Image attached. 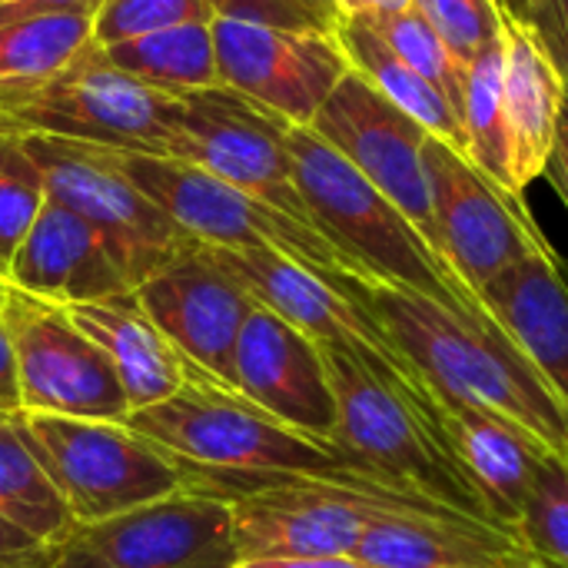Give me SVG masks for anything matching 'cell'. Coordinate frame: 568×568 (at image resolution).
<instances>
[{"label":"cell","mask_w":568,"mask_h":568,"mask_svg":"<svg viewBox=\"0 0 568 568\" xmlns=\"http://www.w3.org/2000/svg\"><path fill=\"white\" fill-rule=\"evenodd\" d=\"M363 300L436 403L449 399L499 416L566 456L568 409L496 323L389 283H366Z\"/></svg>","instance_id":"obj_1"},{"label":"cell","mask_w":568,"mask_h":568,"mask_svg":"<svg viewBox=\"0 0 568 568\" xmlns=\"http://www.w3.org/2000/svg\"><path fill=\"white\" fill-rule=\"evenodd\" d=\"M320 349L336 393L333 443L366 473L426 496L456 516L496 526L436 423L433 393L366 363L356 349Z\"/></svg>","instance_id":"obj_2"},{"label":"cell","mask_w":568,"mask_h":568,"mask_svg":"<svg viewBox=\"0 0 568 568\" xmlns=\"http://www.w3.org/2000/svg\"><path fill=\"white\" fill-rule=\"evenodd\" d=\"M290 153L296 186L313 223L373 280L423 293L486 320L483 303L466 290L453 266L433 250L416 223L383 196L356 166H349L310 126H290Z\"/></svg>","instance_id":"obj_3"},{"label":"cell","mask_w":568,"mask_h":568,"mask_svg":"<svg viewBox=\"0 0 568 568\" xmlns=\"http://www.w3.org/2000/svg\"><path fill=\"white\" fill-rule=\"evenodd\" d=\"M183 359V356H180ZM186 383L163 403L130 413L123 423L166 453L183 473L216 476H260V473H296V476H346L366 473L336 443L306 436L236 389L193 369L183 359Z\"/></svg>","instance_id":"obj_4"},{"label":"cell","mask_w":568,"mask_h":568,"mask_svg":"<svg viewBox=\"0 0 568 568\" xmlns=\"http://www.w3.org/2000/svg\"><path fill=\"white\" fill-rule=\"evenodd\" d=\"M0 116L23 133L73 140L113 153H180V97L120 70L93 40L53 77L0 90Z\"/></svg>","instance_id":"obj_5"},{"label":"cell","mask_w":568,"mask_h":568,"mask_svg":"<svg viewBox=\"0 0 568 568\" xmlns=\"http://www.w3.org/2000/svg\"><path fill=\"white\" fill-rule=\"evenodd\" d=\"M116 160L123 173L203 246L273 250L349 290L373 283L323 230L273 210L203 166L143 153H116Z\"/></svg>","instance_id":"obj_6"},{"label":"cell","mask_w":568,"mask_h":568,"mask_svg":"<svg viewBox=\"0 0 568 568\" xmlns=\"http://www.w3.org/2000/svg\"><path fill=\"white\" fill-rule=\"evenodd\" d=\"M13 426L77 526L103 523L183 489V469L126 423L17 413Z\"/></svg>","instance_id":"obj_7"},{"label":"cell","mask_w":568,"mask_h":568,"mask_svg":"<svg viewBox=\"0 0 568 568\" xmlns=\"http://www.w3.org/2000/svg\"><path fill=\"white\" fill-rule=\"evenodd\" d=\"M50 200L83 216L113 253L126 283L136 290L156 270L196 246L120 166L113 150L27 133Z\"/></svg>","instance_id":"obj_8"},{"label":"cell","mask_w":568,"mask_h":568,"mask_svg":"<svg viewBox=\"0 0 568 568\" xmlns=\"http://www.w3.org/2000/svg\"><path fill=\"white\" fill-rule=\"evenodd\" d=\"M0 320L17 359L20 413L106 423H123L130 416L113 363L60 303L7 283Z\"/></svg>","instance_id":"obj_9"},{"label":"cell","mask_w":568,"mask_h":568,"mask_svg":"<svg viewBox=\"0 0 568 568\" xmlns=\"http://www.w3.org/2000/svg\"><path fill=\"white\" fill-rule=\"evenodd\" d=\"M426 176L439 253L476 300L496 276L523 260L556 253L526 210V200L499 190L439 136L426 140Z\"/></svg>","instance_id":"obj_10"},{"label":"cell","mask_w":568,"mask_h":568,"mask_svg":"<svg viewBox=\"0 0 568 568\" xmlns=\"http://www.w3.org/2000/svg\"><path fill=\"white\" fill-rule=\"evenodd\" d=\"M233 506L180 489L150 506L77 526L50 568H236Z\"/></svg>","instance_id":"obj_11"},{"label":"cell","mask_w":568,"mask_h":568,"mask_svg":"<svg viewBox=\"0 0 568 568\" xmlns=\"http://www.w3.org/2000/svg\"><path fill=\"white\" fill-rule=\"evenodd\" d=\"M286 133V120L220 83L180 97L176 160L203 166L273 210L316 226L296 186Z\"/></svg>","instance_id":"obj_12"},{"label":"cell","mask_w":568,"mask_h":568,"mask_svg":"<svg viewBox=\"0 0 568 568\" xmlns=\"http://www.w3.org/2000/svg\"><path fill=\"white\" fill-rule=\"evenodd\" d=\"M220 83L290 126H313L320 106L353 70L336 30H296L213 17Z\"/></svg>","instance_id":"obj_13"},{"label":"cell","mask_w":568,"mask_h":568,"mask_svg":"<svg viewBox=\"0 0 568 568\" xmlns=\"http://www.w3.org/2000/svg\"><path fill=\"white\" fill-rule=\"evenodd\" d=\"M310 130L349 166H356L383 196H389L439 253V230L426 176V140L433 133L423 123L399 110L363 73L349 70L320 106Z\"/></svg>","instance_id":"obj_14"},{"label":"cell","mask_w":568,"mask_h":568,"mask_svg":"<svg viewBox=\"0 0 568 568\" xmlns=\"http://www.w3.org/2000/svg\"><path fill=\"white\" fill-rule=\"evenodd\" d=\"M210 250L263 310L296 326L316 346L356 349L366 363L399 376L416 389H429L363 300L366 283L349 290L273 250Z\"/></svg>","instance_id":"obj_15"},{"label":"cell","mask_w":568,"mask_h":568,"mask_svg":"<svg viewBox=\"0 0 568 568\" xmlns=\"http://www.w3.org/2000/svg\"><path fill=\"white\" fill-rule=\"evenodd\" d=\"M140 306L170 339V346L200 373L233 389V353L256 300L243 283L196 243L136 290Z\"/></svg>","instance_id":"obj_16"},{"label":"cell","mask_w":568,"mask_h":568,"mask_svg":"<svg viewBox=\"0 0 568 568\" xmlns=\"http://www.w3.org/2000/svg\"><path fill=\"white\" fill-rule=\"evenodd\" d=\"M233 389L273 419L333 443L336 393L323 349L260 303L236 339Z\"/></svg>","instance_id":"obj_17"},{"label":"cell","mask_w":568,"mask_h":568,"mask_svg":"<svg viewBox=\"0 0 568 568\" xmlns=\"http://www.w3.org/2000/svg\"><path fill=\"white\" fill-rule=\"evenodd\" d=\"M7 283L60 306L133 293L103 236L57 200H47L40 210L13 256Z\"/></svg>","instance_id":"obj_18"},{"label":"cell","mask_w":568,"mask_h":568,"mask_svg":"<svg viewBox=\"0 0 568 568\" xmlns=\"http://www.w3.org/2000/svg\"><path fill=\"white\" fill-rule=\"evenodd\" d=\"M479 303L519 356L568 409V283L556 253H539L496 276Z\"/></svg>","instance_id":"obj_19"},{"label":"cell","mask_w":568,"mask_h":568,"mask_svg":"<svg viewBox=\"0 0 568 568\" xmlns=\"http://www.w3.org/2000/svg\"><path fill=\"white\" fill-rule=\"evenodd\" d=\"M568 83L539 37V30L506 10L503 23V100H506V130L516 193L526 196L546 170L549 150L556 143Z\"/></svg>","instance_id":"obj_20"},{"label":"cell","mask_w":568,"mask_h":568,"mask_svg":"<svg viewBox=\"0 0 568 568\" xmlns=\"http://www.w3.org/2000/svg\"><path fill=\"white\" fill-rule=\"evenodd\" d=\"M436 423L463 473L483 496L493 523L516 536V523L526 509L532 483L552 453L513 423L463 403L439 399Z\"/></svg>","instance_id":"obj_21"},{"label":"cell","mask_w":568,"mask_h":568,"mask_svg":"<svg viewBox=\"0 0 568 568\" xmlns=\"http://www.w3.org/2000/svg\"><path fill=\"white\" fill-rule=\"evenodd\" d=\"M356 559L373 568H529L539 562L513 532L463 516H379Z\"/></svg>","instance_id":"obj_22"},{"label":"cell","mask_w":568,"mask_h":568,"mask_svg":"<svg viewBox=\"0 0 568 568\" xmlns=\"http://www.w3.org/2000/svg\"><path fill=\"white\" fill-rule=\"evenodd\" d=\"M63 310L113 363L120 386L126 393L130 413L170 399L186 383L180 353L146 316L136 293H120V296H106L93 303H73Z\"/></svg>","instance_id":"obj_23"},{"label":"cell","mask_w":568,"mask_h":568,"mask_svg":"<svg viewBox=\"0 0 568 568\" xmlns=\"http://www.w3.org/2000/svg\"><path fill=\"white\" fill-rule=\"evenodd\" d=\"M336 37L356 73H363L379 93H386L399 110H406L433 136H439L443 143H449L453 150L466 156L463 116L429 77H423L409 60H403L363 17H343V23L336 27Z\"/></svg>","instance_id":"obj_24"},{"label":"cell","mask_w":568,"mask_h":568,"mask_svg":"<svg viewBox=\"0 0 568 568\" xmlns=\"http://www.w3.org/2000/svg\"><path fill=\"white\" fill-rule=\"evenodd\" d=\"M103 50L120 70L170 97H186L206 87H220L213 20L176 23Z\"/></svg>","instance_id":"obj_25"},{"label":"cell","mask_w":568,"mask_h":568,"mask_svg":"<svg viewBox=\"0 0 568 568\" xmlns=\"http://www.w3.org/2000/svg\"><path fill=\"white\" fill-rule=\"evenodd\" d=\"M0 516L50 549L67 542L77 529L53 479L20 439L13 416L0 423Z\"/></svg>","instance_id":"obj_26"},{"label":"cell","mask_w":568,"mask_h":568,"mask_svg":"<svg viewBox=\"0 0 568 568\" xmlns=\"http://www.w3.org/2000/svg\"><path fill=\"white\" fill-rule=\"evenodd\" d=\"M463 130H466V160L489 176L509 196L516 193L509 130H506V100H503V33L476 53L466 67V97H463ZM526 200V196H519Z\"/></svg>","instance_id":"obj_27"},{"label":"cell","mask_w":568,"mask_h":568,"mask_svg":"<svg viewBox=\"0 0 568 568\" xmlns=\"http://www.w3.org/2000/svg\"><path fill=\"white\" fill-rule=\"evenodd\" d=\"M93 43V13H40L0 23V90L40 83Z\"/></svg>","instance_id":"obj_28"},{"label":"cell","mask_w":568,"mask_h":568,"mask_svg":"<svg viewBox=\"0 0 568 568\" xmlns=\"http://www.w3.org/2000/svg\"><path fill=\"white\" fill-rule=\"evenodd\" d=\"M47 180L27 146V133L0 116V280L7 283L17 250L47 206Z\"/></svg>","instance_id":"obj_29"},{"label":"cell","mask_w":568,"mask_h":568,"mask_svg":"<svg viewBox=\"0 0 568 568\" xmlns=\"http://www.w3.org/2000/svg\"><path fill=\"white\" fill-rule=\"evenodd\" d=\"M363 20L403 57L409 60L423 77H429L449 103L463 116V97H466V63L449 50V43L439 37V30L409 3L399 10H379L363 13Z\"/></svg>","instance_id":"obj_30"},{"label":"cell","mask_w":568,"mask_h":568,"mask_svg":"<svg viewBox=\"0 0 568 568\" xmlns=\"http://www.w3.org/2000/svg\"><path fill=\"white\" fill-rule=\"evenodd\" d=\"M516 539L549 568H568V459L546 456L526 509L516 523Z\"/></svg>","instance_id":"obj_31"},{"label":"cell","mask_w":568,"mask_h":568,"mask_svg":"<svg viewBox=\"0 0 568 568\" xmlns=\"http://www.w3.org/2000/svg\"><path fill=\"white\" fill-rule=\"evenodd\" d=\"M193 20H213L206 0H103L93 17V40L113 47Z\"/></svg>","instance_id":"obj_32"},{"label":"cell","mask_w":568,"mask_h":568,"mask_svg":"<svg viewBox=\"0 0 568 568\" xmlns=\"http://www.w3.org/2000/svg\"><path fill=\"white\" fill-rule=\"evenodd\" d=\"M413 7L439 30V37L466 67L483 47L499 40L506 23L503 0H413Z\"/></svg>","instance_id":"obj_33"},{"label":"cell","mask_w":568,"mask_h":568,"mask_svg":"<svg viewBox=\"0 0 568 568\" xmlns=\"http://www.w3.org/2000/svg\"><path fill=\"white\" fill-rule=\"evenodd\" d=\"M213 17L256 20L296 30H336L343 13L333 0H206Z\"/></svg>","instance_id":"obj_34"},{"label":"cell","mask_w":568,"mask_h":568,"mask_svg":"<svg viewBox=\"0 0 568 568\" xmlns=\"http://www.w3.org/2000/svg\"><path fill=\"white\" fill-rule=\"evenodd\" d=\"M503 3L506 10L529 20L539 30L568 83V0H503Z\"/></svg>","instance_id":"obj_35"},{"label":"cell","mask_w":568,"mask_h":568,"mask_svg":"<svg viewBox=\"0 0 568 568\" xmlns=\"http://www.w3.org/2000/svg\"><path fill=\"white\" fill-rule=\"evenodd\" d=\"M53 549L0 516V568H50Z\"/></svg>","instance_id":"obj_36"},{"label":"cell","mask_w":568,"mask_h":568,"mask_svg":"<svg viewBox=\"0 0 568 568\" xmlns=\"http://www.w3.org/2000/svg\"><path fill=\"white\" fill-rule=\"evenodd\" d=\"M100 3L103 0H0V23L40 17V13H67V10H80V13L97 17Z\"/></svg>","instance_id":"obj_37"},{"label":"cell","mask_w":568,"mask_h":568,"mask_svg":"<svg viewBox=\"0 0 568 568\" xmlns=\"http://www.w3.org/2000/svg\"><path fill=\"white\" fill-rule=\"evenodd\" d=\"M542 176L552 183V190L559 193V200L566 203V210H568V97H566V103H562V116H559L556 143H552V150H549V160H546Z\"/></svg>","instance_id":"obj_38"},{"label":"cell","mask_w":568,"mask_h":568,"mask_svg":"<svg viewBox=\"0 0 568 568\" xmlns=\"http://www.w3.org/2000/svg\"><path fill=\"white\" fill-rule=\"evenodd\" d=\"M0 413L17 416L20 413V383H17V359L10 346V333L0 320Z\"/></svg>","instance_id":"obj_39"},{"label":"cell","mask_w":568,"mask_h":568,"mask_svg":"<svg viewBox=\"0 0 568 568\" xmlns=\"http://www.w3.org/2000/svg\"><path fill=\"white\" fill-rule=\"evenodd\" d=\"M236 568H373L356 556H310V559H250Z\"/></svg>","instance_id":"obj_40"},{"label":"cell","mask_w":568,"mask_h":568,"mask_svg":"<svg viewBox=\"0 0 568 568\" xmlns=\"http://www.w3.org/2000/svg\"><path fill=\"white\" fill-rule=\"evenodd\" d=\"M343 17H363V13H379V10H399L409 7L413 0H333Z\"/></svg>","instance_id":"obj_41"},{"label":"cell","mask_w":568,"mask_h":568,"mask_svg":"<svg viewBox=\"0 0 568 568\" xmlns=\"http://www.w3.org/2000/svg\"><path fill=\"white\" fill-rule=\"evenodd\" d=\"M3 290H7V283L0 280V303H3Z\"/></svg>","instance_id":"obj_42"},{"label":"cell","mask_w":568,"mask_h":568,"mask_svg":"<svg viewBox=\"0 0 568 568\" xmlns=\"http://www.w3.org/2000/svg\"><path fill=\"white\" fill-rule=\"evenodd\" d=\"M529 568H549V566H546V562L539 559V562H532V566H529Z\"/></svg>","instance_id":"obj_43"},{"label":"cell","mask_w":568,"mask_h":568,"mask_svg":"<svg viewBox=\"0 0 568 568\" xmlns=\"http://www.w3.org/2000/svg\"><path fill=\"white\" fill-rule=\"evenodd\" d=\"M7 419H10V416H7V413H0V423H7Z\"/></svg>","instance_id":"obj_44"},{"label":"cell","mask_w":568,"mask_h":568,"mask_svg":"<svg viewBox=\"0 0 568 568\" xmlns=\"http://www.w3.org/2000/svg\"><path fill=\"white\" fill-rule=\"evenodd\" d=\"M566 459H568V449H566Z\"/></svg>","instance_id":"obj_45"}]
</instances>
